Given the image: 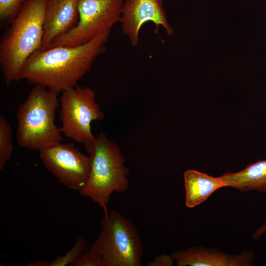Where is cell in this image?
<instances>
[{
    "mask_svg": "<svg viewBox=\"0 0 266 266\" xmlns=\"http://www.w3.org/2000/svg\"><path fill=\"white\" fill-rule=\"evenodd\" d=\"M47 0H26L2 34L0 66L5 84L18 81L27 60L41 48Z\"/></svg>",
    "mask_w": 266,
    "mask_h": 266,
    "instance_id": "7a4b0ae2",
    "label": "cell"
},
{
    "mask_svg": "<svg viewBox=\"0 0 266 266\" xmlns=\"http://www.w3.org/2000/svg\"><path fill=\"white\" fill-rule=\"evenodd\" d=\"M87 248V240L84 237H80L72 248L64 256H58L54 260L49 262L43 261V266H71L86 250Z\"/></svg>",
    "mask_w": 266,
    "mask_h": 266,
    "instance_id": "9a60e30c",
    "label": "cell"
},
{
    "mask_svg": "<svg viewBox=\"0 0 266 266\" xmlns=\"http://www.w3.org/2000/svg\"><path fill=\"white\" fill-rule=\"evenodd\" d=\"M13 151L12 129L2 116H0V170H2L10 160Z\"/></svg>",
    "mask_w": 266,
    "mask_h": 266,
    "instance_id": "5bb4252c",
    "label": "cell"
},
{
    "mask_svg": "<svg viewBox=\"0 0 266 266\" xmlns=\"http://www.w3.org/2000/svg\"><path fill=\"white\" fill-rule=\"evenodd\" d=\"M46 168L63 185L80 190L86 184L90 170L91 159L72 143L56 144L39 151Z\"/></svg>",
    "mask_w": 266,
    "mask_h": 266,
    "instance_id": "ba28073f",
    "label": "cell"
},
{
    "mask_svg": "<svg viewBox=\"0 0 266 266\" xmlns=\"http://www.w3.org/2000/svg\"><path fill=\"white\" fill-rule=\"evenodd\" d=\"M153 23L158 30L159 27L168 35L173 33V29L167 21L163 6V0H125L119 23L124 35L133 46L139 41V33L144 24Z\"/></svg>",
    "mask_w": 266,
    "mask_h": 266,
    "instance_id": "9c48e42d",
    "label": "cell"
},
{
    "mask_svg": "<svg viewBox=\"0 0 266 266\" xmlns=\"http://www.w3.org/2000/svg\"><path fill=\"white\" fill-rule=\"evenodd\" d=\"M101 255L103 266H140L143 246L133 223L112 210L103 217L98 238L92 244Z\"/></svg>",
    "mask_w": 266,
    "mask_h": 266,
    "instance_id": "5b68a950",
    "label": "cell"
},
{
    "mask_svg": "<svg viewBox=\"0 0 266 266\" xmlns=\"http://www.w3.org/2000/svg\"><path fill=\"white\" fill-rule=\"evenodd\" d=\"M59 93L34 85L18 108L16 139L21 147L40 151L61 143V128L55 123Z\"/></svg>",
    "mask_w": 266,
    "mask_h": 266,
    "instance_id": "277c9868",
    "label": "cell"
},
{
    "mask_svg": "<svg viewBox=\"0 0 266 266\" xmlns=\"http://www.w3.org/2000/svg\"><path fill=\"white\" fill-rule=\"evenodd\" d=\"M174 260L171 256L162 254L156 256L153 261L148 264L149 266H171Z\"/></svg>",
    "mask_w": 266,
    "mask_h": 266,
    "instance_id": "ac0fdd59",
    "label": "cell"
},
{
    "mask_svg": "<svg viewBox=\"0 0 266 266\" xmlns=\"http://www.w3.org/2000/svg\"><path fill=\"white\" fill-rule=\"evenodd\" d=\"M265 232H266V221L254 232L253 237L255 240H257Z\"/></svg>",
    "mask_w": 266,
    "mask_h": 266,
    "instance_id": "d6986e66",
    "label": "cell"
},
{
    "mask_svg": "<svg viewBox=\"0 0 266 266\" xmlns=\"http://www.w3.org/2000/svg\"><path fill=\"white\" fill-rule=\"evenodd\" d=\"M110 32L76 46L40 49L26 61L18 80H26L59 93L77 86L97 58L105 49Z\"/></svg>",
    "mask_w": 266,
    "mask_h": 266,
    "instance_id": "6da1fadb",
    "label": "cell"
},
{
    "mask_svg": "<svg viewBox=\"0 0 266 266\" xmlns=\"http://www.w3.org/2000/svg\"><path fill=\"white\" fill-rule=\"evenodd\" d=\"M79 0H47L43 37L40 49L48 48L55 39L71 30L79 20Z\"/></svg>",
    "mask_w": 266,
    "mask_h": 266,
    "instance_id": "30bf717a",
    "label": "cell"
},
{
    "mask_svg": "<svg viewBox=\"0 0 266 266\" xmlns=\"http://www.w3.org/2000/svg\"><path fill=\"white\" fill-rule=\"evenodd\" d=\"M221 177L224 187H230L242 192L266 193V160L248 165L238 172H226Z\"/></svg>",
    "mask_w": 266,
    "mask_h": 266,
    "instance_id": "4fadbf2b",
    "label": "cell"
},
{
    "mask_svg": "<svg viewBox=\"0 0 266 266\" xmlns=\"http://www.w3.org/2000/svg\"><path fill=\"white\" fill-rule=\"evenodd\" d=\"M124 1L79 0L77 24L69 31L53 40L48 48L82 45L110 32L111 28L120 21Z\"/></svg>",
    "mask_w": 266,
    "mask_h": 266,
    "instance_id": "8992f818",
    "label": "cell"
},
{
    "mask_svg": "<svg viewBox=\"0 0 266 266\" xmlns=\"http://www.w3.org/2000/svg\"><path fill=\"white\" fill-rule=\"evenodd\" d=\"M185 204L193 208L205 201L215 191L224 187L221 176L215 177L194 169L184 173Z\"/></svg>",
    "mask_w": 266,
    "mask_h": 266,
    "instance_id": "7c38bea8",
    "label": "cell"
},
{
    "mask_svg": "<svg viewBox=\"0 0 266 266\" xmlns=\"http://www.w3.org/2000/svg\"><path fill=\"white\" fill-rule=\"evenodd\" d=\"M91 159L90 173L79 193L97 203L107 217V205L111 194L129 188V171L118 146L103 133L83 144Z\"/></svg>",
    "mask_w": 266,
    "mask_h": 266,
    "instance_id": "3957f363",
    "label": "cell"
},
{
    "mask_svg": "<svg viewBox=\"0 0 266 266\" xmlns=\"http://www.w3.org/2000/svg\"><path fill=\"white\" fill-rule=\"evenodd\" d=\"M171 256L177 266H249L255 256L250 251L233 255L202 246L190 247Z\"/></svg>",
    "mask_w": 266,
    "mask_h": 266,
    "instance_id": "8fae6325",
    "label": "cell"
},
{
    "mask_svg": "<svg viewBox=\"0 0 266 266\" xmlns=\"http://www.w3.org/2000/svg\"><path fill=\"white\" fill-rule=\"evenodd\" d=\"M71 266H103L102 256L91 245Z\"/></svg>",
    "mask_w": 266,
    "mask_h": 266,
    "instance_id": "e0dca14e",
    "label": "cell"
},
{
    "mask_svg": "<svg viewBox=\"0 0 266 266\" xmlns=\"http://www.w3.org/2000/svg\"><path fill=\"white\" fill-rule=\"evenodd\" d=\"M61 94L59 116L63 134L78 143L91 140L95 137L91 132V122L104 117L96 102L94 91L88 87L76 86Z\"/></svg>",
    "mask_w": 266,
    "mask_h": 266,
    "instance_id": "52a82bcc",
    "label": "cell"
},
{
    "mask_svg": "<svg viewBox=\"0 0 266 266\" xmlns=\"http://www.w3.org/2000/svg\"><path fill=\"white\" fill-rule=\"evenodd\" d=\"M26 0H0V20L2 25L10 24Z\"/></svg>",
    "mask_w": 266,
    "mask_h": 266,
    "instance_id": "2e32d148",
    "label": "cell"
}]
</instances>
